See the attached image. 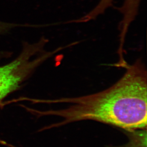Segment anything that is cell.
Returning a JSON list of instances; mask_svg holds the SVG:
<instances>
[{
    "mask_svg": "<svg viewBox=\"0 0 147 147\" xmlns=\"http://www.w3.org/2000/svg\"><path fill=\"white\" fill-rule=\"evenodd\" d=\"M123 76L105 90L75 98L48 100L51 103H67L63 109L42 113L59 117L57 127L80 121H97L126 131L146 129L147 74L146 67L139 59L133 64L126 62Z\"/></svg>",
    "mask_w": 147,
    "mask_h": 147,
    "instance_id": "1",
    "label": "cell"
},
{
    "mask_svg": "<svg viewBox=\"0 0 147 147\" xmlns=\"http://www.w3.org/2000/svg\"><path fill=\"white\" fill-rule=\"evenodd\" d=\"M48 40L42 37L37 42H24L21 53L14 60L0 65V103L9 95L21 87L38 67L55 53L45 52ZM8 53L0 51V60L7 57Z\"/></svg>",
    "mask_w": 147,
    "mask_h": 147,
    "instance_id": "2",
    "label": "cell"
},
{
    "mask_svg": "<svg viewBox=\"0 0 147 147\" xmlns=\"http://www.w3.org/2000/svg\"><path fill=\"white\" fill-rule=\"evenodd\" d=\"M113 1L114 0H100L91 11L79 19L75 20V22H87L95 19L100 15L103 14L107 9L113 6ZM141 1L142 0H124L121 7L117 8L122 15L119 26V36L121 38L126 37L130 25L138 15Z\"/></svg>",
    "mask_w": 147,
    "mask_h": 147,
    "instance_id": "3",
    "label": "cell"
},
{
    "mask_svg": "<svg viewBox=\"0 0 147 147\" xmlns=\"http://www.w3.org/2000/svg\"><path fill=\"white\" fill-rule=\"evenodd\" d=\"M129 142L122 147H147L146 129L128 130Z\"/></svg>",
    "mask_w": 147,
    "mask_h": 147,
    "instance_id": "4",
    "label": "cell"
},
{
    "mask_svg": "<svg viewBox=\"0 0 147 147\" xmlns=\"http://www.w3.org/2000/svg\"><path fill=\"white\" fill-rule=\"evenodd\" d=\"M30 26L29 25L26 24H20L10 23L0 21V36L7 33L11 29L18 27Z\"/></svg>",
    "mask_w": 147,
    "mask_h": 147,
    "instance_id": "5",
    "label": "cell"
}]
</instances>
